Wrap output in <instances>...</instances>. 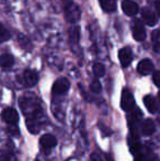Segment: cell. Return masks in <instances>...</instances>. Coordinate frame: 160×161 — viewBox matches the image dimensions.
I'll return each instance as SVG.
<instances>
[{
    "label": "cell",
    "instance_id": "obj_1",
    "mask_svg": "<svg viewBox=\"0 0 160 161\" xmlns=\"http://www.w3.org/2000/svg\"><path fill=\"white\" fill-rule=\"evenodd\" d=\"M65 18L70 23H76L80 19V9L73 1H69L65 6Z\"/></svg>",
    "mask_w": 160,
    "mask_h": 161
},
{
    "label": "cell",
    "instance_id": "obj_2",
    "mask_svg": "<svg viewBox=\"0 0 160 161\" xmlns=\"http://www.w3.org/2000/svg\"><path fill=\"white\" fill-rule=\"evenodd\" d=\"M121 108L125 112H130L133 111L135 108V100L133 97L132 92L128 89H124L122 91V97H121Z\"/></svg>",
    "mask_w": 160,
    "mask_h": 161
},
{
    "label": "cell",
    "instance_id": "obj_3",
    "mask_svg": "<svg viewBox=\"0 0 160 161\" xmlns=\"http://www.w3.org/2000/svg\"><path fill=\"white\" fill-rule=\"evenodd\" d=\"M69 88H70V82L68 81V79L59 78L54 82L52 92L54 96H63V94L67 93Z\"/></svg>",
    "mask_w": 160,
    "mask_h": 161
},
{
    "label": "cell",
    "instance_id": "obj_4",
    "mask_svg": "<svg viewBox=\"0 0 160 161\" xmlns=\"http://www.w3.org/2000/svg\"><path fill=\"white\" fill-rule=\"evenodd\" d=\"M1 119L3 122L10 125H15L19 122V114L17 110L12 108H7L1 112Z\"/></svg>",
    "mask_w": 160,
    "mask_h": 161
},
{
    "label": "cell",
    "instance_id": "obj_5",
    "mask_svg": "<svg viewBox=\"0 0 160 161\" xmlns=\"http://www.w3.org/2000/svg\"><path fill=\"white\" fill-rule=\"evenodd\" d=\"M39 81V75L35 71L31 69H26L23 71V75H22V82H23L24 86L26 87H33L35 86Z\"/></svg>",
    "mask_w": 160,
    "mask_h": 161
},
{
    "label": "cell",
    "instance_id": "obj_6",
    "mask_svg": "<svg viewBox=\"0 0 160 161\" xmlns=\"http://www.w3.org/2000/svg\"><path fill=\"white\" fill-rule=\"evenodd\" d=\"M119 59L121 62L122 67L126 68L130 65L133 60V53H132V49L130 47H124V48L120 49L119 52Z\"/></svg>",
    "mask_w": 160,
    "mask_h": 161
},
{
    "label": "cell",
    "instance_id": "obj_7",
    "mask_svg": "<svg viewBox=\"0 0 160 161\" xmlns=\"http://www.w3.org/2000/svg\"><path fill=\"white\" fill-rule=\"evenodd\" d=\"M133 36L136 41L141 42L146 38V30L144 24L141 23V21L136 20L134 22V26H133Z\"/></svg>",
    "mask_w": 160,
    "mask_h": 161
},
{
    "label": "cell",
    "instance_id": "obj_8",
    "mask_svg": "<svg viewBox=\"0 0 160 161\" xmlns=\"http://www.w3.org/2000/svg\"><path fill=\"white\" fill-rule=\"evenodd\" d=\"M40 145L43 149L45 150H49V149L54 148L57 145V139L55 136H53L52 134H45L41 137L40 139Z\"/></svg>",
    "mask_w": 160,
    "mask_h": 161
},
{
    "label": "cell",
    "instance_id": "obj_9",
    "mask_svg": "<svg viewBox=\"0 0 160 161\" xmlns=\"http://www.w3.org/2000/svg\"><path fill=\"white\" fill-rule=\"evenodd\" d=\"M141 18H143V21L145 22V24L149 26H152L157 23L158 19H157V15L155 14V12L149 8H144L141 11Z\"/></svg>",
    "mask_w": 160,
    "mask_h": 161
},
{
    "label": "cell",
    "instance_id": "obj_10",
    "mask_svg": "<svg viewBox=\"0 0 160 161\" xmlns=\"http://www.w3.org/2000/svg\"><path fill=\"white\" fill-rule=\"evenodd\" d=\"M122 9H123V12L126 15H135L138 12V4L136 2L132 1V0H124L122 2Z\"/></svg>",
    "mask_w": 160,
    "mask_h": 161
},
{
    "label": "cell",
    "instance_id": "obj_11",
    "mask_svg": "<svg viewBox=\"0 0 160 161\" xmlns=\"http://www.w3.org/2000/svg\"><path fill=\"white\" fill-rule=\"evenodd\" d=\"M154 70V64L152 63L150 59H143L139 62V64L137 65V71L139 72L143 76H146V75H149Z\"/></svg>",
    "mask_w": 160,
    "mask_h": 161
},
{
    "label": "cell",
    "instance_id": "obj_12",
    "mask_svg": "<svg viewBox=\"0 0 160 161\" xmlns=\"http://www.w3.org/2000/svg\"><path fill=\"white\" fill-rule=\"evenodd\" d=\"M144 104H145V106L147 108L148 112L152 113V114L157 113V111H158V103H157L156 99L152 96L144 97Z\"/></svg>",
    "mask_w": 160,
    "mask_h": 161
},
{
    "label": "cell",
    "instance_id": "obj_13",
    "mask_svg": "<svg viewBox=\"0 0 160 161\" xmlns=\"http://www.w3.org/2000/svg\"><path fill=\"white\" fill-rule=\"evenodd\" d=\"M156 130V125H155V122L152 119H146L144 121V123L141 124V133L145 136H150L155 133Z\"/></svg>",
    "mask_w": 160,
    "mask_h": 161
},
{
    "label": "cell",
    "instance_id": "obj_14",
    "mask_svg": "<svg viewBox=\"0 0 160 161\" xmlns=\"http://www.w3.org/2000/svg\"><path fill=\"white\" fill-rule=\"evenodd\" d=\"M14 64V59H13V56L10 54H2L0 56V67L3 68V69H8L11 68Z\"/></svg>",
    "mask_w": 160,
    "mask_h": 161
},
{
    "label": "cell",
    "instance_id": "obj_15",
    "mask_svg": "<svg viewBox=\"0 0 160 161\" xmlns=\"http://www.w3.org/2000/svg\"><path fill=\"white\" fill-rule=\"evenodd\" d=\"M99 2L107 12H112L116 9V0H99Z\"/></svg>",
    "mask_w": 160,
    "mask_h": 161
},
{
    "label": "cell",
    "instance_id": "obj_16",
    "mask_svg": "<svg viewBox=\"0 0 160 161\" xmlns=\"http://www.w3.org/2000/svg\"><path fill=\"white\" fill-rule=\"evenodd\" d=\"M152 42L154 51L157 52V53H160V31L159 30H156L152 32Z\"/></svg>",
    "mask_w": 160,
    "mask_h": 161
},
{
    "label": "cell",
    "instance_id": "obj_17",
    "mask_svg": "<svg viewBox=\"0 0 160 161\" xmlns=\"http://www.w3.org/2000/svg\"><path fill=\"white\" fill-rule=\"evenodd\" d=\"M104 72H105V67L100 63H97V64L93 65V74L96 75V77H102L104 76Z\"/></svg>",
    "mask_w": 160,
    "mask_h": 161
},
{
    "label": "cell",
    "instance_id": "obj_18",
    "mask_svg": "<svg viewBox=\"0 0 160 161\" xmlns=\"http://www.w3.org/2000/svg\"><path fill=\"white\" fill-rule=\"evenodd\" d=\"M10 37H11L10 32L0 23V43L6 42V41H8Z\"/></svg>",
    "mask_w": 160,
    "mask_h": 161
},
{
    "label": "cell",
    "instance_id": "obj_19",
    "mask_svg": "<svg viewBox=\"0 0 160 161\" xmlns=\"http://www.w3.org/2000/svg\"><path fill=\"white\" fill-rule=\"evenodd\" d=\"M90 90H91L93 93H100L101 90H102V86H101L100 81L99 80H93L90 85Z\"/></svg>",
    "mask_w": 160,
    "mask_h": 161
},
{
    "label": "cell",
    "instance_id": "obj_20",
    "mask_svg": "<svg viewBox=\"0 0 160 161\" xmlns=\"http://www.w3.org/2000/svg\"><path fill=\"white\" fill-rule=\"evenodd\" d=\"M69 35H70L71 42L73 43L78 42V40H79V28H78V26H75L74 29H71Z\"/></svg>",
    "mask_w": 160,
    "mask_h": 161
},
{
    "label": "cell",
    "instance_id": "obj_21",
    "mask_svg": "<svg viewBox=\"0 0 160 161\" xmlns=\"http://www.w3.org/2000/svg\"><path fill=\"white\" fill-rule=\"evenodd\" d=\"M152 80H154L155 85L158 88H160V71H156L152 76Z\"/></svg>",
    "mask_w": 160,
    "mask_h": 161
},
{
    "label": "cell",
    "instance_id": "obj_22",
    "mask_svg": "<svg viewBox=\"0 0 160 161\" xmlns=\"http://www.w3.org/2000/svg\"><path fill=\"white\" fill-rule=\"evenodd\" d=\"M90 159H91V161H103L102 159H101V157L98 155V153H91V157H90Z\"/></svg>",
    "mask_w": 160,
    "mask_h": 161
},
{
    "label": "cell",
    "instance_id": "obj_23",
    "mask_svg": "<svg viewBox=\"0 0 160 161\" xmlns=\"http://www.w3.org/2000/svg\"><path fill=\"white\" fill-rule=\"evenodd\" d=\"M0 161H11V157L8 153H3L0 156Z\"/></svg>",
    "mask_w": 160,
    "mask_h": 161
},
{
    "label": "cell",
    "instance_id": "obj_24",
    "mask_svg": "<svg viewBox=\"0 0 160 161\" xmlns=\"http://www.w3.org/2000/svg\"><path fill=\"white\" fill-rule=\"evenodd\" d=\"M156 8L160 12V0H156Z\"/></svg>",
    "mask_w": 160,
    "mask_h": 161
},
{
    "label": "cell",
    "instance_id": "obj_25",
    "mask_svg": "<svg viewBox=\"0 0 160 161\" xmlns=\"http://www.w3.org/2000/svg\"><path fill=\"white\" fill-rule=\"evenodd\" d=\"M147 161H158V158L154 157V158H152V159H149V160H147Z\"/></svg>",
    "mask_w": 160,
    "mask_h": 161
},
{
    "label": "cell",
    "instance_id": "obj_26",
    "mask_svg": "<svg viewBox=\"0 0 160 161\" xmlns=\"http://www.w3.org/2000/svg\"><path fill=\"white\" fill-rule=\"evenodd\" d=\"M158 97H159V101H160V92H159V94H158Z\"/></svg>",
    "mask_w": 160,
    "mask_h": 161
}]
</instances>
